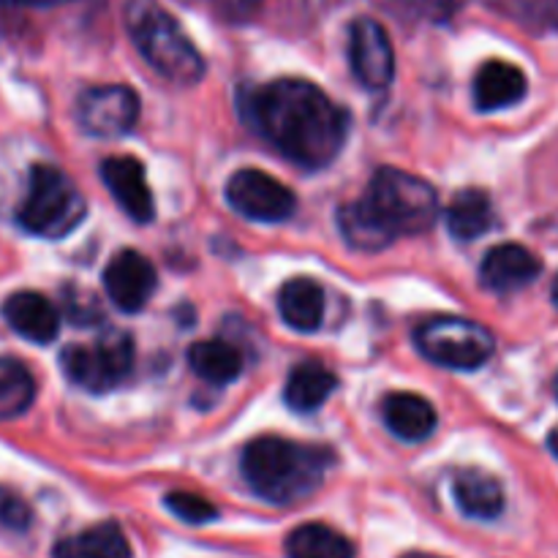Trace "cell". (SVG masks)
<instances>
[{"mask_svg":"<svg viewBox=\"0 0 558 558\" xmlns=\"http://www.w3.org/2000/svg\"><path fill=\"white\" fill-rule=\"evenodd\" d=\"M262 136L303 169H325L347 142V112L308 80H272L245 98Z\"/></svg>","mask_w":558,"mask_h":558,"instance_id":"obj_1","label":"cell"},{"mask_svg":"<svg viewBox=\"0 0 558 558\" xmlns=\"http://www.w3.org/2000/svg\"><path fill=\"white\" fill-rule=\"evenodd\" d=\"M439 218V196L430 183L403 169L381 167L360 199L338 207V229L354 251L387 248L403 234H423Z\"/></svg>","mask_w":558,"mask_h":558,"instance_id":"obj_2","label":"cell"},{"mask_svg":"<svg viewBox=\"0 0 558 558\" xmlns=\"http://www.w3.org/2000/svg\"><path fill=\"white\" fill-rule=\"evenodd\" d=\"M336 466V452L319 445L281 439V436H259L245 445L240 469L259 499L276 507H289L308 499L322 488L327 472Z\"/></svg>","mask_w":558,"mask_h":558,"instance_id":"obj_3","label":"cell"},{"mask_svg":"<svg viewBox=\"0 0 558 558\" xmlns=\"http://www.w3.org/2000/svg\"><path fill=\"white\" fill-rule=\"evenodd\" d=\"M125 27L156 74L174 85H196L205 76V60L178 20L158 0H129Z\"/></svg>","mask_w":558,"mask_h":558,"instance_id":"obj_4","label":"cell"},{"mask_svg":"<svg viewBox=\"0 0 558 558\" xmlns=\"http://www.w3.org/2000/svg\"><path fill=\"white\" fill-rule=\"evenodd\" d=\"M87 216V202L74 180L58 167L36 163L27 178V194L16 207V223L27 234L47 240L69 238Z\"/></svg>","mask_w":558,"mask_h":558,"instance_id":"obj_5","label":"cell"},{"mask_svg":"<svg viewBox=\"0 0 558 558\" xmlns=\"http://www.w3.org/2000/svg\"><path fill=\"white\" fill-rule=\"evenodd\" d=\"M414 343L434 365L450 371H477L494 357L488 327L463 316H434L414 330Z\"/></svg>","mask_w":558,"mask_h":558,"instance_id":"obj_6","label":"cell"},{"mask_svg":"<svg viewBox=\"0 0 558 558\" xmlns=\"http://www.w3.org/2000/svg\"><path fill=\"white\" fill-rule=\"evenodd\" d=\"M131 365H134V343L120 330L107 332L93 347L71 343L60 354L65 379L87 392L114 390L131 374Z\"/></svg>","mask_w":558,"mask_h":558,"instance_id":"obj_7","label":"cell"},{"mask_svg":"<svg viewBox=\"0 0 558 558\" xmlns=\"http://www.w3.org/2000/svg\"><path fill=\"white\" fill-rule=\"evenodd\" d=\"M227 202L248 221L281 223L292 218L298 199L292 189L262 169H240L227 183Z\"/></svg>","mask_w":558,"mask_h":558,"instance_id":"obj_8","label":"cell"},{"mask_svg":"<svg viewBox=\"0 0 558 558\" xmlns=\"http://www.w3.org/2000/svg\"><path fill=\"white\" fill-rule=\"evenodd\" d=\"M140 120V96L125 85L87 87L76 98V123L96 140H118Z\"/></svg>","mask_w":558,"mask_h":558,"instance_id":"obj_9","label":"cell"},{"mask_svg":"<svg viewBox=\"0 0 558 558\" xmlns=\"http://www.w3.org/2000/svg\"><path fill=\"white\" fill-rule=\"evenodd\" d=\"M349 63L360 85L385 90L396 76V49L385 25L374 16H360L349 27Z\"/></svg>","mask_w":558,"mask_h":558,"instance_id":"obj_10","label":"cell"},{"mask_svg":"<svg viewBox=\"0 0 558 558\" xmlns=\"http://www.w3.org/2000/svg\"><path fill=\"white\" fill-rule=\"evenodd\" d=\"M158 287L156 267L140 251H120L104 267V289L107 298L125 314H136L150 303Z\"/></svg>","mask_w":558,"mask_h":558,"instance_id":"obj_11","label":"cell"},{"mask_svg":"<svg viewBox=\"0 0 558 558\" xmlns=\"http://www.w3.org/2000/svg\"><path fill=\"white\" fill-rule=\"evenodd\" d=\"M101 180L114 196L125 216L136 223H150L156 216V202L147 185L145 167L134 156H112L101 163Z\"/></svg>","mask_w":558,"mask_h":558,"instance_id":"obj_12","label":"cell"},{"mask_svg":"<svg viewBox=\"0 0 558 558\" xmlns=\"http://www.w3.org/2000/svg\"><path fill=\"white\" fill-rule=\"evenodd\" d=\"M543 272V262L534 251L518 243H501L485 254L480 265V281L485 289L496 294H512L532 287Z\"/></svg>","mask_w":558,"mask_h":558,"instance_id":"obj_13","label":"cell"},{"mask_svg":"<svg viewBox=\"0 0 558 558\" xmlns=\"http://www.w3.org/2000/svg\"><path fill=\"white\" fill-rule=\"evenodd\" d=\"M3 319L16 336L31 343H52L60 332V314L38 292H14L3 303Z\"/></svg>","mask_w":558,"mask_h":558,"instance_id":"obj_14","label":"cell"},{"mask_svg":"<svg viewBox=\"0 0 558 558\" xmlns=\"http://www.w3.org/2000/svg\"><path fill=\"white\" fill-rule=\"evenodd\" d=\"M381 417H385V425L392 430V436L409 441V445L430 439L436 423H439L436 409L417 392H390L381 403Z\"/></svg>","mask_w":558,"mask_h":558,"instance_id":"obj_15","label":"cell"},{"mask_svg":"<svg viewBox=\"0 0 558 558\" xmlns=\"http://www.w3.org/2000/svg\"><path fill=\"white\" fill-rule=\"evenodd\" d=\"M526 74L507 60H488L474 76V107L480 112L507 109L526 96Z\"/></svg>","mask_w":558,"mask_h":558,"instance_id":"obj_16","label":"cell"},{"mask_svg":"<svg viewBox=\"0 0 558 558\" xmlns=\"http://www.w3.org/2000/svg\"><path fill=\"white\" fill-rule=\"evenodd\" d=\"M52 558H134V550L118 523L104 521L85 532L58 539Z\"/></svg>","mask_w":558,"mask_h":558,"instance_id":"obj_17","label":"cell"},{"mask_svg":"<svg viewBox=\"0 0 558 558\" xmlns=\"http://www.w3.org/2000/svg\"><path fill=\"white\" fill-rule=\"evenodd\" d=\"M278 314L292 330L316 332L325 319V292L311 278H292L278 292Z\"/></svg>","mask_w":558,"mask_h":558,"instance_id":"obj_18","label":"cell"},{"mask_svg":"<svg viewBox=\"0 0 558 558\" xmlns=\"http://www.w3.org/2000/svg\"><path fill=\"white\" fill-rule=\"evenodd\" d=\"M452 496H456L458 510L466 518H477V521H496L505 512V488L499 480H494L485 472H461L452 483Z\"/></svg>","mask_w":558,"mask_h":558,"instance_id":"obj_19","label":"cell"},{"mask_svg":"<svg viewBox=\"0 0 558 558\" xmlns=\"http://www.w3.org/2000/svg\"><path fill=\"white\" fill-rule=\"evenodd\" d=\"M338 387V376L330 368L319 363H300L298 368L289 374L287 390H283V401L294 412L311 414L319 407L330 401V396Z\"/></svg>","mask_w":558,"mask_h":558,"instance_id":"obj_20","label":"cell"},{"mask_svg":"<svg viewBox=\"0 0 558 558\" xmlns=\"http://www.w3.org/2000/svg\"><path fill=\"white\" fill-rule=\"evenodd\" d=\"M287 558H354L357 548L347 534L327 523H303L287 537Z\"/></svg>","mask_w":558,"mask_h":558,"instance_id":"obj_21","label":"cell"},{"mask_svg":"<svg viewBox=\"0 0 558 558\" xmlns=\"http://www.w3.org/2000/svg\"><path fill=\"white\" fill-rule=\"evenodd\" d=\"M447 227H450L452 238L477 240L494 227V205L490 196L480 189H463L452 196L450 207H447Z\"/></svg>","mask_w":558,"mask_h":558,"instance_id":"obj_22","label":"cell"},{"mask_svg":"<svg viewBox=\"0 0 558 558\" xmlns=\"http://www.w3.org/2000/svg\"><path fill=\"white\" fill-rule=\"evenodd\" d=\"M189 365L207 385H229L243 374V357L227 341H199L189 349Z\"/></svg>","mask_w":558,"mask_h":558,"instance_id":"obj_23","label":"cell"},{"mask_svg":"<svg viewBox=\"0 0 558 558\" xmlns=\"http://www.w3.org/2000/svg\"><path fill=\"white\" fill-rule=\"evenodd\" d=\"M36 401V379L14 357H0V420L25 414Z\"/></svg>","mask_w":558,"mask_h":558,"instance_id":"obj_24","label":"cell"},{"mask_svg":"<svg viewBox=\"0 0 558 558\" xmlns=\"http://www.w3.org/2000/svg\"><path fill=\"white\" fill-rule=\"evenodd\" d=\"M163 505H167V510L172 512L178 521L191 523V526H205V523L216 521L218 518L216 505H210L205 496L185 494V490H172V494H167Z\"/></svg>","mask_w":558,"mask_h":558,"instance_id":"obj_25","label":"cell"},{"mask_svg":"<svg viewBox=\"0 0 558 558\" xmlns=\"http://www.w3.org/2000/svg\"><path fill=\"white\" fill-rule=\"evenodd\" d=\"M33 523V510L16 490L0 485V526L9 532H27Z\"/></svg>","mask_w":558,"mask_h":558,"instance_id":"obj_26","label":"cell"},{"mask_svg":"<svg viewBox=\"0 0 558 558\" xmlns=\"http://www.w3.org/2000/svg\"><path fill=\"white\" fill-rule=\"evenodd\" d=\"M0 3L33 5V9H47V5H60V3H69V0H0Z\"/></svg>","mask_w":558,"mask_h":558,"instance_id":"obj_27","label":"cell"},{"mask_svg":"<svg viewBox=\"0 0 558 558\" xmlns=\"http://www.w3.org/2000/svg\"><path fill=\"white\" fill-rule=\"evenodd\" d=\"M548 447H550V452H554V456L558 458V428L554 430V434H550V439H548Z\"/></svg>","mask_w":558,"mask_h":558,"instance_id":"obj_28","label":"cell"},{"mask_svg":"<svg viewBox=\"0 0 558 558\" xmlns=\"http://www.w3.org/2000/svg\"><path fill=\"white\" fill-rule=\"evenodd\" d=\"M550 298H554V303H556V308H558V278L554 281V289H550Z\"/></svg>","mask_w":558,"mask_h":558,"instance_id":"obj_29","label":"cell"},{"mask_svg":"<svg viewBox=\"0 0 558 558\" xmlns=\"http://www.w3.org/2000/svg\"><path fill=\"white\" fill-rule=\"evenodd\" d=\"M403 558H439V556H430V554H409V556H403Z\"/></svg>","mask_w":558,"mask_h":558,"instance_id":"obj_30","label":"cell"},{"mask_svg":"<svg viewBox=\"0 0 558 558\" xmlns=\"http://www.w3.org/2000/svg\"><path fill=\"white\" fill-rule=\"evenodd\" d=\"M554 390H556V398H558V376H556V385H554Z\"/></svg>","mask_w":558,"mask_h":558,"instance_id":"obj_31","label":"cell"}]
</instances>
